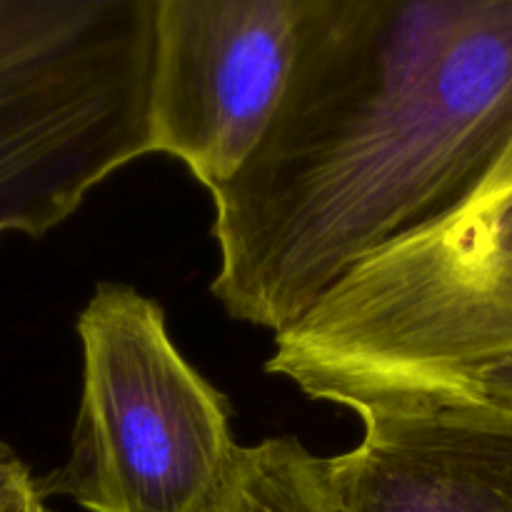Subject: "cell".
I'll list each match as a JSON object with an SVG mask.
<instances>
[{
    "label": "cell",
    "instance_id": "10",
    "mask_svg": "<svg viewBox=\"0 0 512 512\" xmlns=\"http://www.w3.org/2000/svg\"><path fill=\"white\" fill-rule=\"evenodd\" d=\"M10 512H48V510H45V503L38 498L35 488H30L28 493H25L23 498L18 500V505H15V508Z\"/></svg>",
    "mask_w": 512,
    "mask_h": 512
},
{
    "label": "cell",
    "instance_id": "2",
    "mask_svg": "<svg viewBox=\"0 0 512 512\" xmlns=\"http://www.w3.org/2000/svg\"><path fill=\"white\" fill-rule=\"evenodd\" d=\"M512 355V155L455 213L345 275L265 363L308 398L398 410Z\"/></svg>",
    "mask_w": 512,
    "mask_h": 512
},
{
    "label": "cell",
    "instance_id": "7",
    "mask_svg": "<svg viewBox=\"0 0 512 512\" xmlns=\"http://www.w3.org/2000/svg\"><path fill=\"white\" fill-rule=\"evenodd\" d=\"M215 512H338L328 458L298 438H268L235 450Z\"/></svg>",
    "mask_w": 512,
    "mask_h": 512
},
{
    "label": "cell",
    "instance_id": "1",
    "mask_svg": "<svg viewBox=\"0 0 512 512\" xmlns=\"http://www.w3.org/2000/svg\"><path fill=\"white\" fill-rule=\"evenodd\" d=\"M512 155V0H308L278 110L213 193V295L275 335Z\"/></svg>",
    "mask_w": 512,
    "mask_h": 512
},
{
    "label": "cell",
    "instance_id": "5",
    "mask_svg": "<svg viewBox=\"0 0 512 512\" xmlns=\"http://www.w3.org/2000/svg\"><path fill=\"white\" fill-rule=\"evenodd\" d=\"M308 0H158L150 153L220 190L263 140L288 85Z\"/></svg>",
    "mask_w": 512,
    "mask_h": 512
},
{
    "label": "cell",
    "instance_id": "9",
    "mask_svg": "<svg viewBox=\"0 0 512 512\" xmlns=\"http://www.w3.org/2000/svg\"><path fill=\"white\" fill-rule=\"evenodd\" d=\"M30 488H33V478L28 468L15 455V450L0 440V512L13 510Z\"/></svg>",
    "mask_w": 512,
    "mask_h": 512
},
{
    "label": "cell",
    "instance_id": "6",
    "mask_svg": "<svg viewBox=\"0 0 512 512\" xmlns=\"http://www.w3.org/2000/svg\"><path fill=\"white\" fill-rule=\"evenodd\" d=\"M360 420L328 458L338 512H512V418L440 403Z\"/></svg>",
    "mask_w": 512,
    "mask_h": 512
},
{
    "label": "cell",
    "instance_id": "8",
    "mask_svg": "<svg viewBox=\"0 0 512 512\" xmlns=\"http://www.w3.org/2000/svg\"><path fill=\"white\" fill-rule=\"evenodd\" d=\"M468 405V408L488 410V413L505 415L512 418V355L503 360H493V363L478 365L473 370L455 375V378L445 380L428 395H423L415 403L403 405V408H420V405ZM390 413V410H385Z\"/></svg>",
    "mask_w": 512,
    "mask_h": 512
},
{
    "label": "cell",
    "instance_id": "3",
    "mask_svg": "<svg viewBox=\"0 0 512 512\" xmlns=\"http://www.w3.org/2000/svg\"><path fill=\"white\" fill-rule=\"evenodd\" d=\"M158 0H0V235L43 238L150 153Z\"/></svg>",
    "mask_w": 512,
    "mask_h": 512
},
{
    "label": "cell",
    "instance_id": "4",
    "mask_svg": "<svg viewBox=\"0 0 512 512\" xmlns=\"http://www.w3.org/2000/svg\"><path fill=\"white\" fill-rule=\"evenodd\" d=\"M83 400L70 455L40 500L90 512H215L235 445L223 395L180 355L155 300L100 283L78 315Z\"/></svg>",
    "mask_w": 512,
    "mask_h": 512
}]
</instances>
